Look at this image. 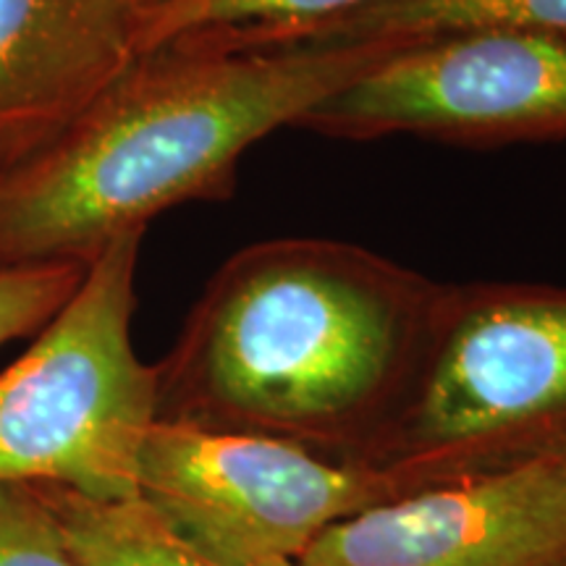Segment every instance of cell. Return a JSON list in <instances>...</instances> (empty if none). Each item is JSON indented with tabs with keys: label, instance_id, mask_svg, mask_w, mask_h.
I'll return each mask as SVG.
<instances>
[{
	"label": "cell",
	"instance_id": "cell-7",
	"mask_svg": "<svg viewBox=\"0 0 566 566\" xmlns=\"http://www.w3.org/2000/svg\"><path fill=\"white\" fill-rule=\"evenodd\" d=\"M296 566H566V459L380 501L323 530Z\"/></svg>",
	"mask_w": 566,
	"mask_h": 566
},
{
	"label": "cell",
	"instance_id": "cell-5",
	"mask_svg": "<svg viewBox=\"0 0 566 566\" xmlns=\"http://www.w3.org/2000/svg\"><path fill=\"white\" fill-rule=\"evenodd\" d=\"M137 488L210 566H296L323 530L380 504L388 480L289 438L158 420L142 446Z\"/></svg>",
	"mask_w": 566,
	"mask_h": 566
},
{
	"label": "cell",
	"instance_id": "cell-12",
	"mask_svg": "<svg viewBox=\"0 0 566 566\" xmlns=\"http://www.w3.org/2000/svg\"><path fill=\"white\" fill-rule=\"evenodd\" d=\"M87 265L61 260L0 268V346L42 331L80 289Z\"/></svg>",
	"mask_w": 566,
	"mask_h": 566
},
{
	"label": "cell",
	"instance_id": "cell-1",
	"mask_svg": "<svg viewBox=\"0 0 566 566\" xmlns=\"http://www.w3.org/2000/svg\"><path fill=\"white\" fill-rule=\"evenodd\" d=\"M391 42L139 53L32 158L0 176V268L92 263L184 202H221L239 160L399 51Z\"/></svg>",
	"mask_w": 566,
	"mask_h": 566
},
{
	"label": "cell",
	"instance_id": "cell-4",
	"mask_svg": "<svg viewBox=\"0 0 566 566\" xmlns=\"http://www.w3.org/2000/svg\"><path fill=\"white\" fill-rule=\"evenodd\" d=\"M396 443L420 467L566 459V289L443 283Z\"/></svg>",
	"mask_w": 566,
	"mask_h": 566
},
{
	"label": "cell",
	"instance_id": "cell-3",
	"mask_svg": "<svg viewBox=\"0 0 566 566\" xmlns=\"http://www.w3.org/2000/svg\"><path fill=\"white\" fill-rule=\"evenodd\" d=\"M142 237L124 233L87 263L61 313L0 373V483L139 499V454L158 422V365L132 342Z\"/></svg>",
	"mask_w": 566,
	"mask_h": 566
},
{
	"label": "cell",
	"instance_id": "cell-6",
	"mask_svg": "<svg viewBox=\"0 0 566 566\" xmlns=\"http://www.w3.org/2000/svg\"><path fill=\"white\" fill-rule=\"evenodd\" d=\"M334 139L394 134L449 145L566 137V38L478 30L401 45L302 118Z\"/></svg>",
	"mask_w": 566,
	"mask_h": 566
},
{
	"label": "cell",
	"instance_id": "cell-10",
	"mask_svg": "<svg viewBox=\"0 0 566 566\" xmlns=\"http://www.w3.org/2000/svg\"><path fill=\"white\" fill-rule=\"evenodd\" d=\"M84 566H210L139 499L95 501L55 483H34Z\"/></svg>",
	"mask_w": 566,
	"mask_h": 566
},
{
	"label": "cell",
	"instance_id": "cell-8",
	"mask_svg": "<svg viewBox=\"0 0 566 566\" xmlns=\"http://www.w3.org/2000/svg\"><path fill=\"white\" fill-rule=\"evenodd\" d=\"M139 53L122 0H0V176L51 145Z\"/></svg>",
	"mask_w": 566,
	"mask_h": 566
},
{
	"label": "cell",
	"instance_id": "cell-14",
	"mask_svg": "<svg viewBox=\"0 0 566 566\" xmlns=\"http://www.w3.org/2000/svg\"><path fill=\"white\" fill-rule=\"evenodd\" d=\"M122 3L134 13V17H137V21H139V42H142V34H145L147 27L166 17V13L176 11L179 6L187 3V0H122ZM139 51H142V48H139Z\"/></svg>",
	"mask_w": 566,
	"mask_h": 566
},
{
	"label": "cell",
	"instance_id": "cell-13",
	"mask_svg": "<svg viewBox=\"0 0 566 566\" xmlns=\"http://www.w3.org/2000/svg\"><path fill=\"white\" fill-rule=\"evenodd\" d=\"M0 566H84L34 483H0Z\"/></svg>",
	"mask_w": 566,
	"mask_h": 566
},
{
	"label": "cell",
	"instance_id": "cell-9",
	"mask_svg": "<svg viewBox=\"0 0 566 566\" xmlns=\"http://www.w3.org/2000/svg\"><path fill=\"white\" fill-rule=\"evenodd\" d=\"M478 30H520L566 38V0H375L344 17L275 34L258 48L415 42Z\"/></svg>",
	"mask_w": 566,
	"mask_h": 566
},
{
	"label": "cell",
	"instance_id": "cell-2",
	"mask_svg": "<svg viewBox=\"0 0 566 566\" xmlns=\"http://www.w3.org/2000/svg\"><path fill=\"white\" fill-rule=\"evenodd\" d=\"M441 289L334 239L244 247L158 365V420L289 441L354 433L420 367Z\"/></svg>",
	"mask_w": 566,
	"mask_h": 566
},
{
	"label": "cell",
	"instance_id": "cell-11",
	"mask_svg": "<svg viewBox=\"0 0 566 566\" xmlns=\"http://www.w3.org/2000/svg\"><path fill=\"white\" fill-rule=\"evenodd\" d=\"M375 0H187L142 34V53L174 38H197L210 45L242 51L275 34L344 17Z\"/></svg>",
	"mask_w": 566,
	"mask_h": 566
}]
</instances>
